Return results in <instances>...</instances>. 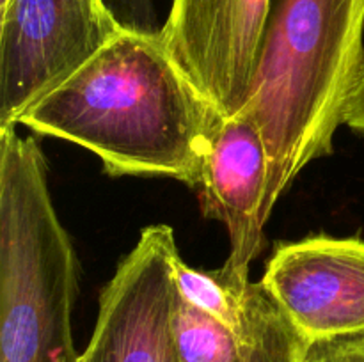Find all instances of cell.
I'll return each instance as SVG.
<instances>
[{"label": "cell", "mask_w": 364, "mask_h": 362, "mask_svg": "<svg viewBox=\"0 0 364 362\" xmlns=\"http://www.w3.org/2000/svg\"><path fill=\"white\" fill-rule=\"evenodd\" d=\"M269 169V151L259 128L244 114L224 117L194 188L203 215L228 229L230 256L220 272L240 295L251 286V263L265 243L262 209Z\"/></svg>", "instance_id": "8"}, {"label": "cell", "mask_w": 364, "mask_h": 362, "mask_svg": "<svg viewBox=\"0 0 364 362\" xmlns=\"http://www.w3.org/2000/svg\"><path fill=\"white\" fill-rule=\"evenodd\" d=\"M343 124L350 126L352 130L364 131V62L361 73H359L358 84H355L350 99L347 103V109H345Z\"/></svg>", "instance_id": "14"}, {"label": "cell", "mask_w": 364, "mask_h": 362, "mask_svg": "<svg viewBox=\"0 0 364 362\" xmlns=\"http://www.w3.org/2000/svg\"><path fill=\"white\" fill-rule=\"evenodd\" d=\"M173 332L178 362H244L240 337L178 293Z\"/></svg>", "instance_id": "10"}, {"label": "cell", "mask_w": 364, "mask_h": 362, "mask_svg": "<svg viewBox=\"0 0 364 362\" xmlns=\"http://www.w3.org/2000/svg\"><path fill=\"white\" fill-rule=\"evenodd\" d=\"M78 259L38 141L0 128V362H77Z\"/></svg>", "instance_id": "3"}, {"label": "cell", "mask_w": 364, "mask_h": 362, "mask_svg": "<svg viewBox=\"0 0 364 362\" xmlns=\"http://www.w3.org/2000/svg\"><path fill=\"white\" fill-rule=\"evenodd\" d=\"M174 286H176V293L185 302L194 305L210 318L223 323L238 337L242 336L245 327L247 293H238L228 283L220 268L213 272H201L188 266L180 256L174 261Z\"/></svg>", "instance_id": "11"}, {"label": "cell", "mask_w": 364, "mask_h": 362, "mask_svg": "<svg viewBox=\"0 0 364 362\" xmlns=\"http://www.w3.org/2000/svg\"><path fill=\"white\" fill-rule=\"evenodd\" d=\"M223 121L160 32H117L18 124L87 149L112 177L166 176L194 190Z\"/></svg>", "instance_id": "1"}, {"label": "cell", "mask_w": 364, "mask_h": 362, "mask_svg": "<svg viewBox=\"0 0 364 362\" xmlns=\"http://www.w3.org/2000/svg\"><path fill=\"white\" fill-rule=\"evenodd\" d=\"M119 32L155 35L162 28L156 27L153 0H100Z\"/></svg>", "instance_id": "12"}, {"label": "cell", "mask_w": 364, "mask_h": 362, "mask_svg": "<svg viewBox=\"0 0 364 362\" xmlns=\"http://www.w3.org/2000/svg\"><path fill=\"white\" fill-rule=\"evenodd\" d=\"M270 7L272 0H173L164 43L224 117L247 103Z\"/></svg>", "instance_id": "6"}, {"label": "cell", "mask_w": 364, "mask_h": 362, "mask_svg": "<svg viewBox=\"0 0 364 362\" xmlns=\"http://www.w3.org/2000/svg\"><path fill=\"white\" fill-rule=\"evenodd\" d=\"M364 0H272L240 114L269 151L263 222L313 160L333 153L364 62Z\"/></svg>", "instance_id": "2"}, {"label": "cell", "mask_w": 364, "mask_h": 362, "mask_svg": "<svg viewBox=\"0 0 364 362\" xmlns=\"http://www.w3.org/2000/svg\"><path fill=\"white\" fill-rule=\"evenodd\" d=\"M301 362H364V330L308 341Z\"/></svg>", "instance_id": "13"}, {"label": "cell", "mask_w": 364, "mask_h": 362, "mask_svg": "<svg viewBox=\"0 0 364 362\" xmlns=\"http://www.w3.org/2000/svg\"><path fill=\"white\" fill-rule=\"evenodd\" d=\"M6 2H7V0H0V7H2Z\"/></svg>", "instance_id": "15"}, {"label": "cell", "mask_w": 364, "mask_h": 362, "mask_svg": "<svg viewBox=\"0 0 364 362\" xmlns=\"http://www.w3.org/2000/svg\"><path fill=\"white\" fill-rule=\"evenodd\" d=\"M117 32L100 0H7L0 7V126L18 124Z\"/></svg>", "instance_id": "4"}, {"label": "cell", "mask_w": 364, "mask_h": 362, "mask_svg": "<svg viewBox=\"0 0 364 362\" xmlns=\"http://www.w3.org/2000/svg\"><path fill=\"white\" fill-rule=\"evenodd\" d=\"M244 362H301L306 339L259 283H251L240 336Z\"/></svg>", "instance_id": "9"}, {"label": "cell", "mask_w": 364, "mask_h": 362, "mask_svg": "<svg viewBox=\"0 0 364 362\" xmlns=\"http://www.w3.org/2000/svg\"><path fill=\"white\" fill-rule=\"evenodd\" d=\"M259 284L308 341L364 330V240L309 236L279 245Z\"/></svg>", "instance_id": "7"}, {"label": "cell", "mask_w": 364, "mask_h": 362, "mask_svg": "<svg viewBox=\"0 0 364 362\" xmlns=\"http://www.w3.org/2000/svg\"><path fill=\"white\" fill-rule=\"evenodd\" d=\"M174 229L153 224L121 259L100 297L87 348L77 362H178L173 316Z\"/></svg>", "instance_id": "5"}]
</instances>
